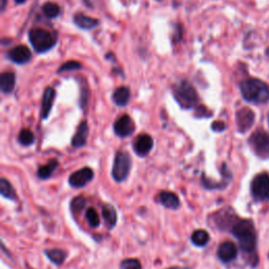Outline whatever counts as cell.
<instances>
[{
  "label": "cell",
  "mask_w": 269,
  "mask_h": 269,
  "mask_svg": "<svg viewBox=\"0 0 269 269\" xmlns=\"http://www.w3.org/2000/svg\"><path fill=\"white\" fill-rule=\"evenodd\" d=\"M231 232L238 239L240 247L244 253L250 254L255 252L257 246V237L252 221L239 220L232 223Z\"/></svg>",
  "instance_id": "1"
},
{
  "label": "cell",
  "mask_w": 269,
  "mask_h": 269,
  "mask_svg": "<svg viewBox=\"0 0 269 269\" xmlns=\"http://www.w3.org/2000/svg\"><path fill=\"white\" fill-rule=\"evenodd\" d=\"M243 98L253 103H265L269 99V87L259 79H246L240 84Z\"/></svg>",
  "instance_id": "2"
},
{
  "label": "cell",
  "mask_w": 269,
  "mask_h": 269,
  "mask_svg": "<svg viewBox=\"0 0 269 269\" xmlns=\"http://www.w3.org/2000/svg\"><path fill=\"white\" fill-rule=\"evenodd\" d=\"M174 96L177 102L185 110L192 109L199 101L195 88L187 80H182L174 86Z\"/></svg>",
  "instance_id": "3"
},
{
  "label": "cell",
  "mask_w": 269,
  "mask_h": 269,
  "mask_svg": "<svg viewBox=\"0 0 269 269\" xmlns=\"http://www.w3.org/2000/svg\"><path fill=\"white\" fill-rule=\"evenodd\" d=\"M29 39L34 50L39 54L50 51L57 43L55 35L40 28L32 29L29 33Z\"/></svg>",
  "instance_id": "4"
},
{
  "label": "cell",
  "mask_w": 269,
  "mask_h": 269,
  "mask_svg": "<svg viewBox=\"0 0 269 269\" xmlns=\"http://www.w3.org/2000/svg\"><path fill=\"white\" fill-rule=\"evenodd\" d=\"M132 168V158L129 153L119 151L114 160V165L112 169L113 178L117 182H122L130 175Z\"/></svg>",
  "instance_id": "5"
},
{
  "label": "cell",
  "mask_w": 269,
  "mask_h": 269,
  "mask_svg": "<svg viewBox=\"0 0 269 269\" xmlns=\"http://www.w3.org/2000/svg\"><path fill=\"white\" fill-rule=\"evenodd\" d=\"M252 194L256 201L269 200V175L260 174L252 182Z\"/></svg>",
  "instance_id": "6"
},
{
  "label": "cell",
  "mask_w": 269,
  "mask_h": 269,
  "mask_svg": "<svg viewBox=\"0 0 269 269\" xmlns=\"http://www.w3.org/2000/svg\"><path fill=\"white\" fill-rule=\"evenodd\" d=\"M249 144L259 156H269V135L267 133L261 131L254 133L249 138Z\"/></svg>",
  "instance_id": "7"
},
{
  "label": "cell",
  "mask_w": 269,
  "mask_h": 269,
  "mask_svg": "<svg viewBox=\"0 0 269 269\" xmlns=\"http://www.w3.org/2000/svg\"><path fill=\"white\" fill-rule=\"evenodd\" d=\"M94 172L89 167H83L74 172L68 178V184L74 188L84 187L93 180Z\"/></svg>",
  "instance_id": "8"
},
{
  "label": "cell",
  "mask_w": 269,
  "mask_h": 269,
  "mask_svg": "<svg viewBox=\"0 0 269 269\" xmlns=\"http://www.w3.org/2000/svg\"><path fill=\"white\" fill-rule=\"evenodd\" d=\"M136 129L133 119L129 115H123L118 118L114 124L115 134L120 138L131 136Z\"/></svg>",
  "instance_id": "9"
},
{
  "label": "cell",
  "mask_w": 269,
  "mask_h": 269,
  "mask_svg": "<svg viewBox=\"0 0 269 269\" xmlns=\"http://www.w3.org/2000/svg\"><path fill=\"white\" fill-rule=\"evenodd\" d=\"M154 146V140L148 134H141L139 135L133 143L134 152L139 157H145L150 154Z\"/></svg>",
  "instance_id": "10"
},
{
  "label": "cell",
  "mask_w": 269,
  "mask_h": 269,
  "mask_svg": "<svg viewBox=\"0 0 269 269\" xmlns=\"http://www.w3.org/2000/svg\"><path fill=\"white\" fill-rule=\"evenodd\" d=\"M236 120H237V127L239 132L245 133L253 127V124L255 122V114L252 110L244 107V109H241L240 111L237 112Z\"/></svg>",
  "instance_id": "11"
},
{
  "label": "cell",
  "mask_w": 269,
  "mask_h": 269,
  "mask_svg": "<svg viewBox=\"0 0 269 269\" xmlns=\"http://www.w3.org/2000/svg\"><path fill=\"white\" fill-rule=\"evenodd\" d=\"M238 256V248L235 243L226 241L222 243L218 248V257L224 263L234 261Z\"/></svg>",
  "instance_id": "12"
},
{
  "label": "cell",
  "mask_w": 269,
  "mask_h": 269,
  "mask_svg": "<svg viewBox=\"0 0 269 269\" xmlns=\"http://www.w3.org/2000/svg\"><path fill=\"white\" fill-rule=\"evenodd\" d=\"M9 58L17 64H25L32 58L31 51L25 45H18L12 48L9 53Z\"/></svg>",
  "instance_id": "13"
},
{
  "label": "cell",
  "mask_w": 269,
  "mask_h": 269,
  "mask_svg": "<svg viewBox=\"0 0 269 269\" xmlns=\"http://www.w3.org/2000/svg\"><path fill=\"white\" fill-rule=\"evenodd\" d=\"M56 98V91L53 87H46L45 91L43 93L42 97V102H41V118L42 119H47L52 107Z\"/></svg>",
  "instance_id": "14"
},
{
  "label": "cell",
  "mask_w": 269,
  "mask_h": 269,
  "mask_svg": "<svg viewBox=\"0 0 269 269\" xmlns=\"http://www.w3.org/2000/svg\"><path fill=\"white\" fill-rule=\"evenodd\" d=\"M87 137H88V125L87 122L84 120L78 125L76 134L73 137V139H71V145L76 149H81L85 146L87 142Z\"/></svg>",
  "instance_id": "15"
},
{
  "label": "cell",
  "mask_w": 269,
  "mask_h": 269,
  "mask_svg": "<svg viewBox=\"0 0 269 269\" xmlns=\"http://www.w3.org/2000/svg\"><path fill=\"white\" fill-rule=\"evenodd\" d=\"M157 201L168 209H177L180 206V200L178 195L170 191H161L157 195Z\"/></svg>",
  "instance_id": "16"
},
{
  "label": "cell",
  "mask_w": 269,
  "mask_h": 269,
  "mask_svg": "<svg viewBox=\"0 0 269 269\" xmlns=\"http://www.w3.org/2000/svg\"><path fill=\"white\" fill-rule=\"evenodd\" d=\"M74 23L82 30H92L99 26V20L82 13H77L74 15Z\"/></svg>",
  "instance_id": "17"
},
{
  "label": "cell",
  "mask_w": 269,
  "mask_h": 269,
  "mask_svg": "<svg viewBox=\"0 0 269 269\" xmlns=\"http://www.w3.org/2000/svg\"><path fill=\"white\" fill-rule=\"evenodd\" d=\"M102 217L110 229L114 228L117 223V211L111 204H104L102 206Z\"/></svg>",
  "instance_id": "18"
},
{
  "label": "cell",
  "mask_w": 269,
  "mask_h": 269,
  "mask_svg": "<svg viewBox=\"0 0 269 269\" xmlns=\"http://www.w3.org/2000/svg\"><path fill=\"white\" fill-rule=\"evenodd\" d=\"M16 83V76L13 71H7V73L2 74L0 77V88H2V92L5 94H10Z\"/></svg>",
  "instance_id": "19"
},
{
  "label": "cell",
  "mask_w": 269,
  "mask_h": 269,
  "mask_svg": "<svg viewBox=\"0 0 269 269\" xmlns=\"http://www.w3.org/2000/svg\"><path fill=\"white\" fill-rule=\"evenodd\" d=\"M130 98H131V91L129 87H125V86L118 87L113 94V100L115 104L118 106L128 105Z\"/></svg>",
  "instance_id": "20"
},
{
  "label": "cell",
  "mask_w": 269,
  "mask_h": 269,
  "mask_svg": "<svg viewBox=\"0 0 269 269\" xmlns=\"http://www.w3.org/2000/svg\"><path fill=\"white\" fill-rule=\"evenodd\" d=\"M58 165V161L56 159H52L51 161H48L47 164L39 167L37 175L42 180H46V179H48L53 175V173L57 169Z\"/></svg>",
  "instance_id": "21"
},
{
  "label": "cell",
  "mask_w": 269,
  "mask_h": 269,
  "mask_svg": "<svg viewBox=\"0 0 269 269\" xmlns=\"http://www.w3.org/2000/svg\"><path fill=\"white\" fill-rule=\"evenodd\" d=\"M191 242L198 247H204L209 242L208 232L204 229H197L191 235Z\"/></svg>",
  "instance_id": "22"
},
{
  "label": "cell",
  "mask_w": 269,
  "mask_h": 269,
  "mask_svg": "<svg viewBox=\"0 0 269 269\" xmlns=\"http://www.w3.org/2000/svg\"><path fill=\"white\" fill-rule=\"evenodd\" d=\"M45 255L48 258V260H51L54 264L56 265H61L63 264V262L66 259V253L62 249H47L45 250Z\"/></svg>",
  "instance_id": "23"
},
{
  "label": "cell",
  "mask_w": 269,
  "mask_h": 269,
  "mask_svg": "<svg viewBox=\"0 0 269 269\" xmlns=\"http://www.w3.org/2000/svg\"><path fill=\"white\" fill-rule=\"evenodd\" d=\"M0 192H2V195L5 197L6 199H9L12 201L17 200V194L12 184L7 180V179H2V181H0Z\"/></svg>",
  "instance_id": "24"
},
{
  "label": "cell",
  "mask_w": 269,
  "mask_h": 269,
  "mask_svg": "<svg viewBox=\"0 0 269 269\" xmlns=\"http://www.w3.org/2000/svg\"><path fill=\"white\" fill-rule=\"evenodd\" d=\"M42 12L47 18H51V19H53V18H56L60 15L61 9L55 3H46L42 7Z\"/></svg>",
  "instance_id": "25"
},
{
  "label": "cell",
  "mask_w": 269,
  "mask_h": 269,
  "mask_svg": "<svg viewBox=\"0 0 269 269\" xmlns=\"http://www.w3.org/2000/svg\"><path fill=\"white\" fill-rule=\"evenodd\" d=\"M85 219H86L88 225L93 228H96L100 225V217H99L97 210L93 207H89L86 209Z\"/></svg>",
  "instance_id": "26"
},
{
  "label": "cell",
  "mask_w": 269,
  "mask_h": 269,
  "mask_svg": "<svg viewBox=\"0 0 269 269\" xmlns=\"http://www.w3.org/2000/svg\"><path fill=\"white\" fill-rule=\"evenodd\" d=\"M18 141H19L20 144L23 146H30L35 141V136L30 130L25 129L19 133V136H18Z\"/></svg>",
  "instance_id": "27"
},
{
  "label": "cell",
  "mask_w": 269,
  "mask_h": 269,
  "mask_svg": "<svg viewBox=\"0 0 269 269\" xmlns=\"http://www.w3.org/2000/svg\"><path fill=\"white\" fill-rule=\"evenodd\" d=\"M84 207H85V199L81 195L76 197V198H74L73 201L70 202V209L74 213L80 212Z\"/></svg>",
  "instance_id": "28"
},
{
  "label": "cell",
  "mask_w": 269,
  "mask_h": 269,
  "mask_svg": "<svg viewBox=\"0 0 269 269\" xmlns=\"http://www.w3.org/2000/svg\"><path fill=\"white\" fill-rule=\"evenodd\" d=\"M122 269H142L141 263L137 259H127L121 263Z\"/></svg>",
  "instance_id": "29"
},
{
  "label": "cell",
  "mask_w": 269,
  "mask_h": 269,
  "mask_svg": "<svg viewBox=\"0 0 269 269\" xmlns=\"http://www.w3.org/2000/svg\"><path fill=\"white\" fill-rule=\"evenodd\" d=\"M81 68V64L77 61L74 60H70L66 63H64L59 69H58V73H63V71H69V70H75V69H79Z\"/></svg>",
  "instance_id": "30"
},
{
  "label": "cell",
  "mask_w": 269,
  "mask_h": 269,
  "mask_svg": "<svg viewBox=\"0 0 269 269\" xmlns=\"http://www.w3.org/2000/svg\"><path fill=\"white\" fill-rule=\"evenodd\" d=\"M225 124L222 121H214L211 125V129L214 132H223L225 130Z\"/></svg>",
  "instance_id": "31"
},
{
  "label": "cell",
  "mask_w": 269,
  "mask_h": 269,
  "mask_svg": "<svg viewBox=\"0 0 269 269\" xmlns=\"http://www.w3.org/2000/svg\"><path fill=\"white\" fill-rule=\"evenodd\" d=\"M2 2V11L4 12L6 10V6H7V0H0Z\"/></svg>",
  "instance_id": "32"
},
{
  "label": "cell",
  "mask_w": 269,
  "mask_h": 269,
  "mask_svg": "<svg viewBox=\"0 0 269 269\" xmlns=\"http://www.w3.org/2000/svg\"><path fill=\"white\" fill-rule=\"evenodd\" d=\"M27 2V0H15V3L17 4V5H22V4H25Z\"/></svg>",
  "instance_id": "33"
},
{
  "label": "cell",
  "mask_w": 269,
  "mask_h": 269,
  "mask_svg": "<svg viewBox=\"0 0 269 269\" xmlns=\"http://www.w3.org/2000/svg\"><path fill=\"white\" fill-rule=\"evenodd\" d=\"M268 123H269V116H268Z\"/></svg>",
  "instance_id": "34"
}]
</instances>
